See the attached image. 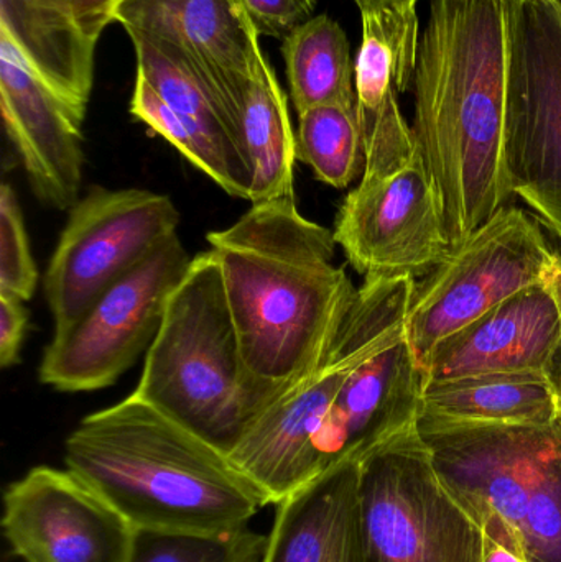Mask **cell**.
Segmentation results:
<instances>
[{
	"label": "cell",
	"instance_id": "cell-21",
	"mask_svg": "<svg viewBox=\"0 0 561 562\" xmlns=\"http://www.w3.org/2000/svg\"><path fill=\"white\" fill-rule=\"evenodd\" d=\"M236 134L253 177L250 204L295 198V132L285 92L269 61L247 86L236 115Z\"/></svg>",
	"mask_w": 561,
	"mask_h": 562
},
{
	"label": "cell",
	"instance_id": "cell-8",
	"mask_svg": "<svg viewBox=\"0 0 561 562\" xmlns=\"http://www.w3.org/2000/svg\"><path fill=\"white\" fill-rule=\"evenodd\" d=\"M510 193L561 243V9L506 0Z\"/></svg>",
	"mask_w": 561,
	"mask_h": 562
},
{
	"label": "cell",
	"instance_id": "cell-24",
	"mask_svg": "<svg viewBox=\"0 0 561 562\" xmlns=\"http://www.w3.org/2000/svg\"><path fill=\"white\" fill-rule=\"evenodd\" d=\"M418 0L366 10L356 58V109L374 112L389 95L404 94L414 81L420 25Z\"/></svg>",
	"mask_w": 561,
	"mask_h": 562
},
{
	"label": "cell",
	"instance_id": "cell-7",
	"mask_svg": "<svg viewBox=\"0 0 561 562\" xmlns=\"http://www.w3.org/2000/svg\"><path fill=\"white\" fill-rule=\"evenodd\" d=\"M556 262L539 221L504 206L415 283L405 337L418 370L435 347L514 294L543 283Z\"/></svg>",
	"mask_w": 561,
	"mask_h": 562
},
{
	"label": "cell",
	"instance_id": "cell-9",
	"mask_svg": "<svg viewBox=\"0 0 561 562\" xmlns=\"http://www.w3.org/2000/svg\"><path fill=\"white\" fill-rule=\"evenodd\" d=\"M191 262L175 234L114 281L81 316L55 329L38 370L42 383L65 393L114 385L150 349Z\"/></svg>",
	"mask_w": 561,
	"mask_h": 562
},
{
	"label": "cell",
	"instance_id": "cell-32",
	"mask_svg": "<svg viewBox=\"0 0 561 562\" xmlns=\"http://www.w3.org/2000/svg\"><path fill=\"white\" fill-rule=\"evenodd\" d=\"M483 562H530L523 540L500 518H491L483 525Z\"/></svg>",
	"mask_w": 561,
	"mask_h": 562
},
{
	"label": "cell",
	"instance_id": "cell-28",
	"mask_svg": "<svg viewBox=\"0 0 561 562\" xmlns=\"http://www.w3.org/2000/svg\"><path fill=\"white\" fill-rule=\"evenodd\" d=\"M38 279L19 200L13 188L3 183L0 190V294L32 300Z\"/></svg>",
	"mask_w": 561,
	"mask_h": 562
},
{
	"label": "cell",
	"instance_id": "cell-14",
	"mask_svg": "<svg viewBox=\"0 0 561 562\" xmlns=\"http://www.w3.org/2000/svg\"><path fill=\"white\" fill-rule=\"evenodd\" d=\"M3 537L22 562H128L135 530L65 469L38 465L3 494Z\"/></svg>",
	"mask_w": 561,
	"mask_h": 562
},
{
	"label": "cell",
	"instance_id": "cell-5",
	"mask_svg": "<svg viewBox=\"0 0 561 562\" xmlns=\"http://www.w3.org/2000/svg\"><path fill=\"white\" fill-rule=\"evenodd\" d=\"M415 283L414 277L364 280L318 366L257 419L229 456L267 505L312 482L313 439L352 372L405 337Z\"/></svg>",
	"mask_w": 561,
	"mask_h": 562
},
{
	"label": "cell",
	"instance_id": "cell-18",
	"mask_svg": "<svg viewBox=\"0 0 561 562\" xmlns=\"http://www.w3.org/2000/svg\"><path fill=\"white\" fill-rule=\"evenodd\" d=\"M276 507L260 562H368L359 461L329 469Z\"/></svg>",
	"mask_w": 561,
	"mask_h": 562
},
{
	"label": "cell",
	"instance_id": "cell-36",
	"mask_svg": "<svg viewBox=\"0 0 561 562\" xmlns=\"http://www.w3.org/2000/svg\"><path fill=\"white\" fill-rule=\"evenodd\" d=\"M556 2H557V5H559L561 9V0H556Z\"/></svg>",
	"mask_w": 561,
	"mask_h": 562
},
{
	"label": "cell",
	"instance_id": "cell-2",
	"mask_svg": "<svg viewBox=\"0 0 561 562\" xmlns=\"http://www.w3.org/2000/svg\"><path fill=\"white\" fill-rule=\"evenodd\" d=\"M412 131L450 247L510 193L506 170V0H430L414 72Z\"/></svg>",
	"mask_w": 561,
	"mask_h": 562
},
{
	"label": "cell",
	"instance_id": "cell-15",
	"mask_svg": "<svg viewBox=\"0 0 561 562\" xmlns=\"http://www.w3.org/2000/svg\"><path fill=\"white\" fill-rule=\"evenodd\" d=\"M0 111L36 200L71 210L82 183L85 115L33 72L5 33H0Z\"/></svg>",
	"mask_w": 561,
	"mask_h": 562
},
{
	"label": "cell",
	"instance_id": "cell-3",
	"mask_svg": "<svg viewBox=\"0 0 561 562\" xmlns=\"http://www.w3.org/2000/svg\"><path fill=\"white\" fill-rule=\"evenodd\" d=\"M65 465L135 531L234 533L267 507L229 456L134 393L79 423Z\"/></svg>",
	"mask_w": 561,
	"mask_h": 562
},
{
	"label": "cell",
	"instance_id": "cell-39",
	"mask_svg": "<svg viewBox=\"0 0 561 562\" xmlns=\"http://www.w3.org/2000/svg\"><path fill=\"white\" fill-rule=\"evenodd\" d=\"M72 2H75V0H72Z\"/></svg>",
	"mask_w": 561,
	"mask_h": 562
},
{
	"label": "cell",
	"instance_id": "cell-37",
	"mask_svg": "<svg viewBox=\"0 0 561 562\" xmlns=\"http://www.w3.org/2000/svg\"><path fill=\"white\" fill-rule=\"evenodd\" d=\"M559 403H560V415H561V398H559Z\"/></svg>",
	"mask_w": 561,
	"mask_h": 562
},
{
	"label": "cell",
	"instance_id": "cell-17",
	"mask_svg": "<svg viewBox=\"0 0 561 562\" xmlns=\"http://www.w3.org/2000/svg\"><path fill=\"white\" fill-rule=\"evenodd\" d=\"M422 373L407 337L385 347L352 372L333 403L310 451L315 481L415 425L420 415Z\"/></svg>",
	"mask_w": 561,
	"mask_h": 562
},
{
	"label": "cell",
	"instance_id": "cell-16",
	"mask_svg": "<svg viewBox=\"0 0 561 562\" xmlns=\"http://www.w3.org/2000/svg\"><path fill=\"white\" fill-rule=\"evenodd\" d=\"M560 344V303L543 281L441 340L422 369V389L494 373L549 376Z\"/></svg>",
	"mask_w": 561,
	"mask_h": 562
},
{
	"label": "cell",
	"instance_id": "cell-4",
	"mask_svg": "<svg viewBox=\"0 0 561 562\" xmlns=\"http://www.w3.org/2000/svg\"><path fill=\"white\" fill-rule=\"evenodd\" d=\"M134 395L227 456L262 416L211 250L171 294Z\"/></svg>",
	"mask_w": 561,
	"mask_h": 562
},
{
	"label": "cell",
	"instance_id": "cell-11",
	"mask_svg": "<svg viewBox=\"0 0 561 562\" xmlns=\"http://www.w3.org/2000/svg\"><path fill=\"white\" fill-rule=\"evenodd\" d=\"M417 428L441 482L468 514L481 527L500 518L520 538L530 492L561 446V415L547 425H500L420 413Z\"/></svg>",
	"mask_w": 561,
	"mask_h": 562
},
{
	"label": "cell",
	"instance_id": "cell-35",
	"mask_svg": "<svg viewBox=\"0 0 561 562\" xmlns=\"http://www.w3.org/2000/svg\"><path fill=\"white\" fill-rule=\"evenodd\" d=\"M355 2L358 3L359 10H361V12H366V10L384 9V7L407 2V0H355Z\"/></svg>",
	"mask_w": 561,
	"mask_h": 562
},
{
	"label": "cell",
	"instance_id": "cell-10",
	"mask_svg": "<svg viewBox=\"0 0 561 562\" xmlns=\"http://www.w3.org/2000/svg\"><path fill=\"white\" fill-rule=\"evenodd\" d=\"M180 213L167 194L91 187L69 210L43 290L55 329L68 326L114 281L177 234Z\"/></svg>",
	"mask_w": 561,
	"mask_h": 562
},
{
	"label": "cell",
	"instance_id": "cell-29",
	"mask_svg": "<svg viewBox=\"0 0 561 562\" xmlns=\"http://www.w3.org/2000/svg\"><path fill=\"white\" fill-rule=\"evenodd\" d=\"M128 111L137 121L144 122L148 128H152L155 134L170 142L198 170L206 173V157H204L197 138L178 117L177 112L158 95V92L152 88L150 82L141 72H137V78H135L134 94H132Z\"/></svg>",
	"mask_w": 561,
	"mask_h": 562
},
{
	"label": "cell",
	"instance_id": "cell-30",
	"mask_svg": "<svg viewBox=\"0 0 561 562\" xmlns=\"http://www.w3.org/2000/svg\"><path fill=\"white\" fill-rule=\"evenodd\" d=\"M259 35L285 38L308 22L318 0H240Z\"/></svg>",
	"mask_w": 561,
	"mask_h": 562
},
{
	"label": "cell",
	"instance_id": "cell-23",
	"mask_svg": "<svg viewBox=\"0 0 561 562\" xmlns=\"http://www.w3.org/2000/svg\"><path fill=\"white\" fill-rule=\"evenodd\" d=\"M282 56L296 114L319 105L356 108V63L345 30L312 16L283 38Z\"/></svg>",
	"mask_w": 561,
	"mask_h": 562
},
{
	"label": "cell",
	"instance_id": "cell-27",
	"mask_svg": "<svg viewBox=\"0 0 561 562\" xmlns=\"http://www.w3.org/2000/svg\"><path fill=\"white\" fill-rule=\"evenodd\" d=\"M520 538L530 562H561V446L530 492Z\"/></svg>",
	"mask_w": 561,
	"mask_h": 562
},
{
	"label": "cell",
	"instance_id": "cell-22",
	"mask_svg": "<svg viewBox=\"0 0 561 562\" xmlns=\"http://www.w3.org/2000/svg\"><path fill=\"white\" fill-rule=\"evenodd\" d=\"M420 413L455 422L547 425L559 418L560 403L547 375L494 373L424 386Z\"/></svg>",
	"mask_w": 561,
	"mask_h": 562
},
{
	"label": "cell",
	"instance_id": "cell-34",
	"mask_svg": "<svg viewBox=\"0 0 561 562\" xmlns=\"http://www.w3.org/2000/svg\"><path fill=\"white\" fill-rule=\"evenodd\" d=\"M547 283L552 286L561 307V246L559 249H556V262H553V269L550 272L549 279H547ZM549 379L552 382L553 389H556L557 396L561 398V344L556 360H553L552 369H550Z\"/></svg>",
	"mask_w": 561,
	"mask_h": 562
},
{
	"label": "cell",
	"instance_id": "cell-31",
	"mask_svg": "<svg viewBox=\"0 0 561 562\" xmlns=\"http://www.w3.org/2000/svg\"><path fill=\"white\" fill-rule=\"evenodd\" d=\"M29 326L25 301L0 294V366L13 367L20 360Z\"/></svg>",
	"mask_w": 561,
	"mask_h": 562
},
{
	"label": "cell",
	"instance_id": "cell-6",
	"mask_svg": "<svg viewBox=\"0 0 561 562\" xmlns=\"http://www.w3.org/2000/svg\"><path fill=\"white\" fill-rule=\"evenodd\" d=\"M368 562H483L484 530L445 487L408 426L359 461Z\"/></svg>",
	"mask_w": 561,
	"mask_h": 562
},
{
	"label": "cell",
	"instance_id": "cell-13",
	"mask_svg": "<svg viewBox=\"0 0 561 562\" xmlns=\"http://www.w3.org/2000/svg\"><path fill=\"white\" fill-rule=\"evenodd\" d=\"M112 22L190 69L236 128L247 86L267 61L240 0H119Z\"/></svg>",
	"mask_w": 561,
	"mask_h": 562
},
{
	"label": "cell",
	"instance_id": "cell-1",
	"mask_svg": "<svg viewBox=\"0 0 561 562\" xmlns=\"http://www.w3.org/2000/svg\"><path fill=\"white\" fill-rule=\"evenodd\" d=\"M207 243L263 415L318 366L358 288L335 266L333 231L303 217L295 198L250 204Z\"/></svg>",
	"mask_w": 561,
	"mask_h": 562
},
{
	"label": "cell",
	"instance_id": "cell-25",
	"mask_svg": "<svg viewBox=\"0 0 561 562\" xmlns=\"http://www.w3.org/2000/svg\"><path fill=\"white\" fill-rule=\"evenodd\" d=\"M296 160L312 168L316 180L346 190L362 177L364 142L358 109L319 105L299 114Z\"/></svg>",
	"mask_w": 561,
	"mask_h": 562
},
{
	"label": "cell",
	"instance_id": "cell-26",
	"mask_svg": "<svg viewBox=\"0 0 561 562\" xmlns=\"http://www.w3.org/2000/svg\"><path fill=\"white\" fill-rule=\"evenodd\" d=\"M267 537L250 528L226 535L135 531L128 562H253L263 557Z\"/></svg>",
	"mask_w": 561,
	"mask_h": 562
},
{
	"label": "cell",
	"instance_id": "cell-33",
	"mask_svg": "<svg viewBox=\"0 0 561 562\" xmlns=\"http://www.w3.org/2000/svg\"><path fill=\"white\" fill-rule=\"evenodd\" d=\"M119 0H75L76 15L85 32L98 42L105 26L111 23V12Z\"/></svg>",
	"mask_w": 561,
	"mask_h": 562
},
{
	"label": "cell",
	"instance_id": "cell-38",
	"mask_svg": "<svg viewBox=\"0 0 561 562\" xmlns=\"http://www.w3.org/2000/svg\"><path fill=\"white\" fill-rule=\"evenodd\" d=\"M260 560H262V558H259V560H254L253 562H260Z\"/></svg>",
	"mask_w": 561,
	"mask_h": 562
},
{
	"label": "cell",
	"instance_id": "cell-12",
	"mask_svg": "<svg viewBox=\"0 0 561 562\" xmlns=\"http://www.w3.org/2000/svg\"><path fill=\"white\" fill-rule=\"evenodd\" d=\"M333 234L364 280L427 276L450 244L420 150L391 170L362 173L339 207Z\"/></svg>",
	"mask_w": 561,
	"mask_h": 562
},
{
	"label": "cell",
	"instance_id": "cell-20",
	"mask_svg": "<svg viewBox=\"0 0 561 562\" xmlns=\"http://www.w3.org/2000/svg\"><path fill=\"white\" fill-rule=\"evenodd\" d=\"M141 72L190 128L206 157V177L227 194L250 200L253 177L226 109L180 61L142 38H131Z\"/></svg>",
	"mask_w": 561,
	"mask_h": 562
},
{
	"label": "cell",
	"instance_id": "cell-19",
	"mask_svg": "<svg viewBox=\"0 0 561 562\" xmlns=\"http://www.w3.org/2000/svg\"><path fill=\"white\" fill-rule=\"evenodd\" d=\"M0 33L49 89L86 115L98 42L82 29L72 0H0Z\"/></svg>",
	"mask_w": 561,
	"mask_h": 562
}]
</instances>
